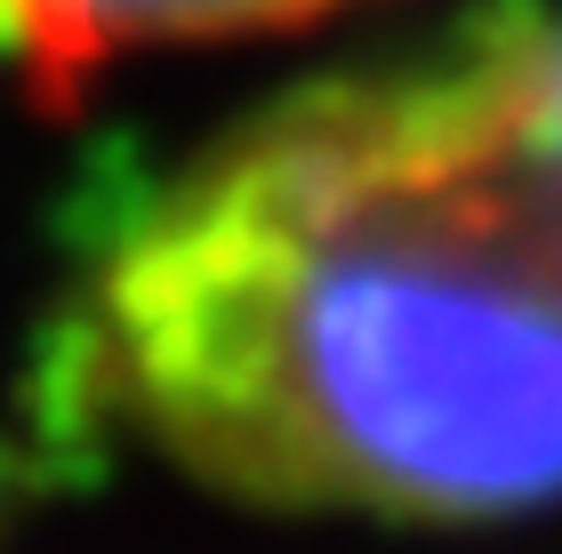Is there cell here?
I'll return each instance as SVG.
<instances>
[{"mask_svg":"<svg viewBox=\"0 0 562 554\" xmlns=\"http://www.w3.org/2000/svg\"><path fill=\"white\" fill-rule=\"evenodd\" d=\"M353 9H370V0H0V33L41 97H72L130 57L305 33V24Z\"/></svg>","mask_w":562,"mask_h":554,"instance_id":"cell-2","label":"cell"},{"mask_svg":"<svg viewBox=\"0 0 562 554\" xmlns=\"http://www.w3.org/2000/svg\"><path fill=\"white\" fill-rule=\"evenodd\" d=\"M72 386L249 515L562 507V0L474 9L217 129L105 241Z\"/></svg>","mask_w":562,"mask_h":554,"instance_id":"cell-1","label":"cell"}]
</instances>
